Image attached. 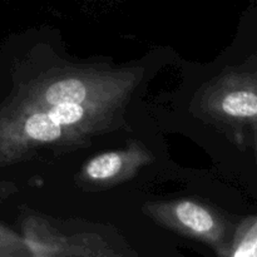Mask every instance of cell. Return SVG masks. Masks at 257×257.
<instances>
[{
  "instance_id": "obj_2",
  "label": "cell",
  "mask_w": 257,
  "mask_h": 257,
  "mask_svg": "<svg viewBox=\"0 0 257 257\" xmlns=\"http://www.w3.org/2000/svg\"><path fill=\"white\" fill-rule=\"evenodd\" d=\"M191 109L217 128L236 147L256 150L257 73L255 58L226 68L196 93Z\"/></svg>"
},
{
  "instance_id": "obj_4",
  "label": "cell",
  "mask_w": 257,
  "mask_h": 257,
  "mask_svg": "<svg viewBox=\"0 0 257 257\" xmlns=\"http://www.w3.org/2000/svg\"><path fill=\"white\" fill-rule=\"evenodd\" d=\"M22 237L30 257H110L125 256L105 236L90 231H67L55 220L25 213Z\"/></svg>"
},
{
  "instance_id": "obj_1",
  "label": "cell",
  "mask_w": 257,
  "mask_h": 257,
  "mask_svg": "<svg viewBox=\"0 0 257 257\" xmlns=\"http://www.w3.org/2000/svg\"><path fill=\"white\" fill-rule=\"evenodd\" d=\"M127 105L45 104L13 89L0 104V167L88 148L95 137L125 128Z\"/></svg>"
},
{
  "instance_id": "obj_3",
  "label": "cell",
  "mask_w": 257,
  "mask_h": 257,
  "mask_svg": "<svg viewBox=\"0 0 257 257\" xmlns=\"http://www.w3.org/2000/svg\"><path fill=\"white\" fill-rule=\"evenodd\" d=\"M143 212L158 225L200 241L226 257L233 226L216 208L195 198H177L145 203Z\"/></svg>"
},
{
  "instance_id": "obj_6",
  "label": "cell",
  "mask_w": 257,
  "mask_h": 257,
  "mask_svg": "<svg viewBox=\"0 0 257 257\" xmlns=\"http://www.w3.org/2000/svg\"><path fill=\"white\" fill-rule=\"evenodd\" d=\"M257 218L248 216L233 227L226 257H256Z\"/></svg>"
},
{
  "instance_id": "obj_7",
  "label": "cell",
  "mask_w": 257,
  "mask_h": 257,
  "mask_svg": "<svg viewBox=\"0 0 257 257\" xmlns=\"http://www.w3.org/2000/svg\"><path fill=\"white\" fill-rule=\"evenodd\" d=\"M0 257H30L22 235L0 223Z\"/></svg>"
},
{
  "instance_id": "obj_5",
  "label": "cell",
  "mask_w": 257,
  "mask_h": 257,
  "mask_svg": "<svg viewBox=\"0 0 257 257\" xmlns=\"http://www.w3.org/2000/svg\"><path fill=\"white\" fill-rule=\"evenodd\" d=\"M155 161V155L141 141L124 148L99 153L83 165L77 175V185L87 191L112 188L132 180L142 168Z\"/></svg>"
}]
</instances>
